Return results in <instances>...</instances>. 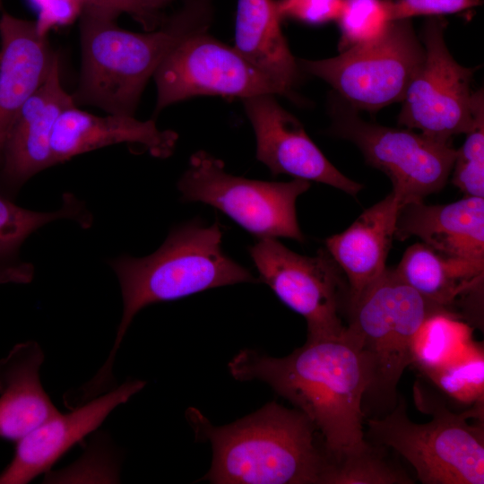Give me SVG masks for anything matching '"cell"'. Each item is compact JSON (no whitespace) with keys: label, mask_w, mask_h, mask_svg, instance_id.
Listing matches in <instances>:
<instances>
[{"label":"cell","mask_w":484,"mask_h":484,"mask_svg":"<svg viewBox=\"0 0 484 484\" xmlns=\"http://www.w3.org/2000/svg\"><path fill=\"white\" fill-rule=\"evenodd\" d=\"M145 384L143 380H127L67 413L52 415L16 442L13 460L0 473V484H26L49 471Z\"/></svg>","instance_id":"14"},{"label":"cell","mask_w":484,"mask_h":484,"mask_svg":"<svg viewBox=\"0 0 484 484\" xmlns=\"http://www.w3.org/2000/svg\"><path fill=\"white\" fill-rule=\"evenodd\" d=\"M310 183L252 180L227 173L224 163L206 151L190 157L177 183L181 199L217 208L244 229L261 238L305 240L298 223L296 201Z\"/></svg>","instance_id":"9"},{"label":"cell","mask_w":484,"mask_h":484,"mask_svg":"<svg viewBox=\"0 0 484 484\" xmlns=\"http://www.w3.org/2000/svg\"><path fill=\"white\" fill-rule=\"evenodd\" d=\"M438 389L463 404L484 402V349L474 342L452 362L421 372Z\"/></svg>","instance_id":"25"},{"label":"cell","mask_w":484,"mask_h":484,"mask_svg":"<svg viewBox=\"0 0 484 484\" xmlns=\"http://www.w3.org/2000/svg\"><path fill=\"white\" fill-rule=\"evenodd\" d=\"M331 134L353 143L369 165L390 178L401 208L445 186L456 154L451 141L367 122L340 97L331 103Z\"/></svg>","instance_id":"7"},{"label":"cell","mask_w":484,"mask_h":484,"mask_svg":"<svg viewBox=\"0 0 484 484\" xmlns=\"http://www.w3.org/2000/svg\"><path fill=\"white\" fill-rule=\"evenodd\" d=\"M481 3V0H385L390 21L454 13Z\"/></svg>","instance_id":"30"},{"label":"cell","mask_w":484,"mask_h":484,"mask_svg":"<svg viewBox=\"0 0 484 484\" xmlns=\"http://www.w3.org/2000/svg\"><path fill=\"white\" fill-rule=\"evenodd\" d=\"M221 239L218 222L204 226L194 220L171 229L163 244L150 255H120L110 261L121 288L123 315L108 359L84 383L88 393L99 395L112 387L117 351L133 319L145 307L212 288L259 281L223 252Z\"/></svg>","instance_id":"3"},{"label":"cell","mask_w":484,"mask_h":484,"mask_svg":"<svg viewBox=\"0 0 484 484\" xmlns=\"http://www.w3.org/2000/svg\"><path fill=\"white\" fill-rule=\"evenodd\" d=\"M425 57L410 19L391 21L376 39L351 47L334 57L300 60L298 66L328 84L338 96L369 112L403 99Z\"/></svg>","instance_id":"8"},{"label":"cell","mask_w":484,"mask_h":484,"mask_svg":"<svg viewBox=\"0 0 484 484\" xmlns=\"http://www.w3.org/2000/svg\"><path fill=\"white\" fill-rule=\"evenodd\" d=\"M58 219L73 220L83 229L92 223L84 203L71 193L63 194L58 210L35 212L16 205L0 192V284L29 283L33 279V265L20 258L21 246L35 230Z\"/></svg>","instance_id":"23"},{"label":"cell","mask_w":484,"mask_h":484,"mask_svg":"<svg viewBox=\"0 0 484 484\" xmlns=\"http://www.w3.org/2000/svg\"><path fill=\"white\" fill-rule=\"evenodd\" d=\"M156 111L195 96L244 99L255 95L285 96L281 88L235 48L206 33L192 34L177 44L154 75Z\"/></svg>","instance_id":"12"},{"label":"cell","mask_w":484,"mask_h":484,"mask_svg":"<svg viewBox=\"0 0 484 484\" xmlns=\"http://www.w3.org/2000/svg\"><path fill=\"white\" fill-rule=\"evenodd\" d=\"M400 209L399 201L391 192L366 209L347 229L326 238L325 249L347 280L348 300L387 269L385 262Z\"/></svg>","instance_id":"19"},{"label":"cell","mask_w":484,"mask_h":484,"mask_svg":"<svg viewBox=\"0 0 484 484\" xmlns=\"http://www.w3.org/2000/svg\"><path fill=\"white\" fill-rule=\"evenodd\" d=\"M0 163L22 108L47 78L56 55L35 22L4 13L0 18Z\"/></svg>","instance_id":"16"},{"label":"cell","mask_w":484,"mask_h":484,"mask_svg":"<svg viewBox=\"0 0 484 484\" xmlns=\"http://www.w3.org/2000/svg\"><path fill=\"white\" fill-rule=\"evenodd\" d=\"M394 237H417L443 255L484 265V198L465 195L447 204H405Z\"/></svg>","instance_id":"17"},{"label":"cell","mask_w":484,"mask_h":484,"mask_svg":"<svg viewBox=\"0 0 484 484\" xmlns=\"http://www.w3.org/2000/svg\"><path fill=\"white\" fill-rule=\"evenodd\" d=\"M473 342V328L460 314L436 309L424 319L413 338L411 365L420 372L444 366Z\"/></svg>","instance_id":"24"},{"label":"cell","mask_w":484,"mask_h":484,"mask_svg":"<svg viewBox=\"0 0 484 484\" xmlns=\"http://www.w3.org/2000/svg\"><path fill=\"white\" fill-rule=\"evenodd\" d=\"M82 73L74 102L108 114L134 116L141 94L169 53L188 36L207 30L206 0H189L160 30L144 33L121 29L116 16L81 13Z\"/></svg>","instance_id":"4"},{"label":"cell","mask_w":484,"mask_h":484,"mask_svg":"<svg viewBox=\"0 0 484 484\" xmlns=\"http://www.w3.org/2000/svg\"><path fill=\"white\" fill-rule=\"evenodd\" d=\"M58 56L39 88L22 108L5 141L0 192L10 196L32 176L52 165L51 138L59 116L75 106L62 86Z\"/></svg>","instance_id":"15"},{"label":"cell","mask_w":484,"mask_h":484,"mask_svg":"<svg viewBox=\"0 0 484 484\" xmlns=\"http://www.w3.org/2000/svg\"><path fill=\"white\" fill-rule=\"evenodd\" d=\"M36 10V30L41 36L59 26L73 23L81 15L82 7L75 0H28Z\"/></svg>","instance_id":"32"},{"label":"cell","mask_w":484,"mask_h":484,"mask_svg":"<svg viewBox=\"0 0 484 484\" xmlns=\"http://www.w3.org/2000/svg\"><path fill=\"white\" fill-rule=\"evenodd\" d=\"M407 473L384 459L367 443L363 447L330 462L322 484H412Z\"/></svg>","instance_id":"26"},{"label":"cell","mask_w":484,"mask_h":484,"mask_svg":"<svg viewBox=\"0 0 484 484\" xmlns=\"http://www.w3.org/2000/svg\"><path fill=\"white\" fill-rule=\"evenodd\" d=\"M420 408L433 416L427 423H415L400 398L385 417L367 421V435L375 444L390 447L414 468L424 484H483V403L456 413L420 395Z\"/></svg>","instance_id":"6"},{"label":"cell","mask_w":484,"mask_h":484,"mask_svg":"<svg viewBox=\"0 0 484 484\" xmlns=\"http://www.w3.org/2000/svg\"><path fill=\"white\" fill-rule=\"evenodd\" d=\"M394 271L428 302L458 313L455 305L480 293L484 265L445 256L416 243L407 248Z\"/></svg>","instance_id":"22"},{"label":"cell","mask_w":484,"mask_h":484,"mask_svg":"<svg viewBox=\"0 0 484 484\" xmlns=\"http://www.w3.org/2000/svg\"><path fill=\"white\" fill-rule=\"evenodd\" d=\"M44 359L29 341L0 359V439L17 442L58 411L40 381Z\"/></svg>","instance_id":"20"},{"label":"cell","mask_w":484,"mask_h":484,"mask_svg":"<svg viewBox=\"0 0 484 484\" xmlns=\"http://www.w3.org/2000/svg\"><path fill=\"white\" fill-rule=\"evenodd\" d=\"M275 95L261 94L243 100L256 140V159L272 175L323 183L356 195L362 185L341 173L306 133L302 124L284 109Z\"/></svg>","instance_id":"13"},{"label":"cell","mask_w":484,"mask_h":484,"mask_svg":"<svg viewBox=\"0 0 484 484\" xmlns=\"http://www.w3.org/2000/svg\"><path fill=\"white\" fill-rule=\"evenodd\" d=\"M177 134L160 130L153 120L140 121L128 115L95 116L75 106L57 118L51 138L54 165L81 153L126 143L140 146L157 158L170 156Z\"/></svg>","instance_id":"18"},{"label":"cell","mask_w":484,"mask_h":484,"mask_svg":"<svg viewBox=\"0 0 484 484\" xmlns=\"http://www.w3.org/2000/svg\"><path fill=\"white\" fill-rule=\"evenodd\" d=\"M466 135L456 150L451 181L466 196L484 197V117Z\"/></svg>","instance_id":"28"},{"label":"cell","mask_w":484,"mask_h":484,"mask_svg":"<svg viewBox=\"0 0 484 484\" xmlns=\"http://www.w3.org/2000/svg\"><path fill=\"white\" fill-rule=\"evenodd\" d=\"M445 20L425 22L420 40L425 57L405 91L398 124L450 142L468 134L484 117L483 91L473 92V70L453 57L445 40Z\"/></svg>","instance_id":"10"},{"label":"cell","mask_w":484,"mask_h":484,"mask_svg":"<svg viewBox=\"0 0 484 484\" xmlns=\"http://www.w3.org/2000/svg\"><path fill=\"white\" fill-rule=\"evenodd\" d=\"M433 305L386 269L374 283L347 301L343 335L363 360L368 386L366 394L391 403L405 368L411 365L413 338L434 310Z\"/></svg>","instance_id":"5"},{"label":"cell","mask_w":484,"mask_h":484,"mask_svg":"<svg viewBox=\"0 0 484 484\" xmlns=\"http://www.w3.org/2000/svg\"><path fill=\"white\" fill-rule=\"evenodd\" d=\"M343 0H277L281 19H294L307 24L318 25L337 21Z\"/></svg>","instance_id":"31"},{"label":"cell","mask_w":484,"mask_h":484,"mask_svg":"<svg viewBox=\"0 0 484 484\" xmlns=\"http://www.w3.org/2000/svg\"><path fill=\"white\" fill-rule=\"evenodd\" d=\"M238 381L257 380L290 401L314 424L330 462L363 447V399L367 371L356 347L342 334L307 340L288 356L275 358L252 349L229 362Z\"/></svg>","instance_id":"1"},{"label":"cell","mask_w":484,"mask_h":484,"mask_svg":"<svg viewBox=\"0 0 484 484\" xmlns=\"http://www.w3.org/2000/svg\"><path fill=\"white\" fill-rule=\"evenodd\" d=\"M281 21L275 0H238L234 48L295 99L299 66Z\"/></svg>","instance_id":"21"},{"label":"cell","mask_w":484,"mask_h":484,"mask_svg":"<svg viewBox=\"0 0 484 484\" xmlns=\"http://www.w3.org/2000/svg\"><path fill=\"white\" fill-rule=\"evenodd\" d=\"M83 10L100 11L117 17L127 13L147 30L161 22V11L170 0H75Z\"/></svg>","instance_id":"29"},{"label":"cell","mask_w":484,"mask_h":484,"mask_svg":"<svg viewBox=\"0 0 484 484\" xmlns=\"http://www.w3.org/2000/svg\"><path fill=\"white\" fill-rule=\"evenodd\" d=\"M339 51L378 39L390 23L385 0H343Z\"/></svg>","instance_id":"27"},{"label":"cell","mask_w":484,"mask_h":484,"mask_svg":"<svg viewBox=\"0 0 484 484\" xmlns=\"http://www.w3.org/2000/svg\"><path fill=\"white\" fill-rule=\"evenodd\" d=\"M249 253L259 279L278 298L302 315L307 340L341 337L343 306L347 307L348 287L342 272L326 249L315 256L297 254L276 238H261Z\"/></svg>","instance_id":"11"},{"label":"cell","mask_w":484,"mask_h":484,"mask_svg":"<svg viewBox=\"0 0 484 484\" xmlns=\"http://www.w3.org/2000/svg\"><path fill=\"white\" fill-rule=\"evenodd\" d=\"M186 417L196 441L212 450L203 480L213 484H322L330 460L316 428L299 410L275 401L235 422L215 426L197 409Z\"/></svg>","instance_id":"2"}]
</instances>
